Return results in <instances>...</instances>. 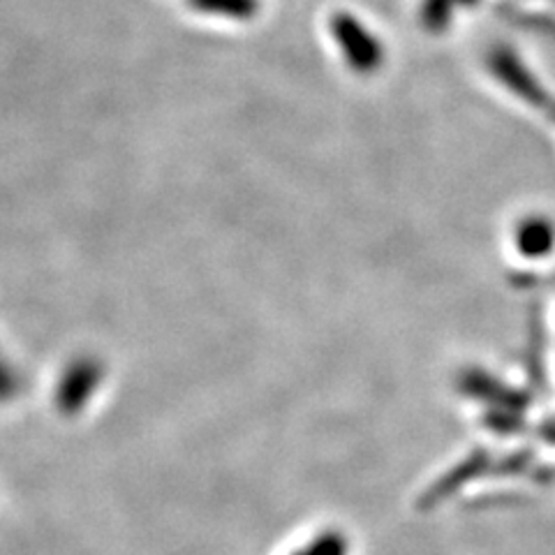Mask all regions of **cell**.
<instances>
[{
  "label": "cell",
  "mask_w": 555,
  "mask_h": 555,
  "mask_svg": "<svg viewBox=\"0 0 555 555\" xmlns=\"http://www.w3.org/2000/svg\"><path fill=\"white\" fill-rule=\"evenodd\" d=\"M332 33L345 54V61L359 73H373L385 61V49H382L375 35L363 26L354 14L338 12L332 16Z\"/></svg>",
  "instance_id": "cell-1"
},
{
  "label": "cell",
  "mask_w": 555,
  "mask_h": 555,
  "mask_svg": "<svg viewBox=\"0 0 555 555\" xmlns=\"http://www.w3.org/2000/svg\"><path fill=\"white\" fill-rule=\"evenodd\" d=\"M190 3L202 12L230 16L236 22H248L259 12V0H190Z\"/></svg>",
  "instance_id": "cell-2"
},
{
  "label": "cell",
  "mask_w": 555,
  "mask_h": 555,
  "mask_svg": "<svg viewBox=\"0 0 555 555\" xmlns=\"http://www.w3.org/2000/svg\"><path fill=\"white\" fill-rule=\"evenodd\" d=\"M456 5H461L459 0H422L420 20L428 30L440 33L449 26Z\"/></svg>",
  "instance_id": "cell-3"
},
{
  "label": "cell",
  "mask_w": 555,
  "mask_h": 555,
  "mask_svg": "<svg viewBox=\"0 0 555 555\" xmlns=\"http://www.w3.org/2000/svg\"><path fill=\"white\" fill-rule=\"evenodd\" d=\"M459 3H461V5H475L477 0H459Z\"/></svg>",
  "instance_id": "cell-4"
}]
</instances>
